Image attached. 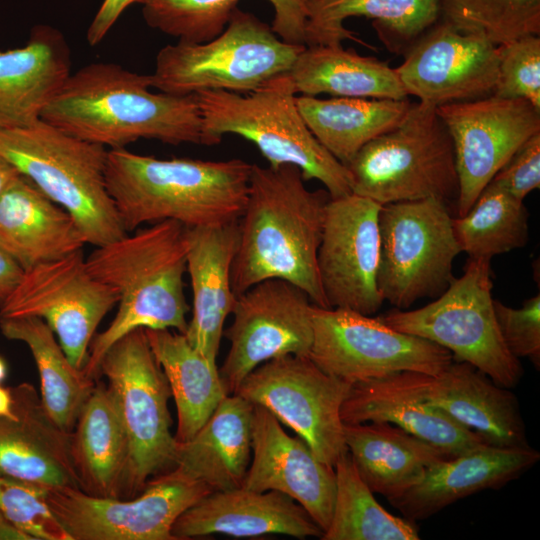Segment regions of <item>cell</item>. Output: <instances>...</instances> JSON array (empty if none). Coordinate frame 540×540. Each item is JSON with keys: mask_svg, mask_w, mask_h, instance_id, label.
<instances>
[{"mask_svg": "<svg viewBox=\"0 0 540 540\" xmlns=\"http://www.w3.org/2000/svg\"><path fill=\"white\" fill-rule=\"evenodd\" d=\"M419 394L494 447L529 446L518 400L475 366L454 360L438 375L412 371Z\"/></svg>", "mask_w": 540, "mask_h": 540, "instance_id": "cell-21", "label": "cell"}, {"mask_svg": "<svg viewBox=\"0 0 540 540\" xmlns=\"http://www.w3.org/2000/svg\"><path fill=\"white\" fill-rule=\"evenodd\" d=\"M529 214L520 200L490 181L463 216L453 218L460 251L470 259H488L524 247Z\"/></svg>", "mask_w": 540, "mask_h": 540, "instance_id": "cell-39", "label": "cell"}, {"mask_svg": "<svg viewBox=\"0 0 540 540\" xmlns=\"http://www.w3.org/2000/svg\"><path fill=\"white\" fill-rule=\"evenodd\" d=\"M452 139L459 181L457 216L519 147L540 132V110L522 99L495 95L436 107Z\"/></svg>", "mask_w": 540, "mask_h": 540, "instance_id": "cell-17", "label": "cell"}, {"mask_svg": "<svg viewBox=\"0 0 540 540\" xmlns=\"http://www.w3.org/2000/svg\"><path fill=\"white\" fill-rule=\"evenodd\" d=\"M61 32L39 25L22 47L0 51V129L30 126L71 74Z\"/></svg>", "mask_w": 540, "mask_h": 540, "instance_id": "cell-27", "label": "cell"}, {"mask_svg": "<svg viewBox=\"0 0 540 540\" xmlns=\"http://www.w3.org/2000/svg\"><path fill=\"white\" fill-rule=\"evenodd\" d=\"M305 182L293 165L252 164L231 268L236 296L261 281L282 279L304 290L314 305L329 308L317 252L330 195L309 190Z\"/></svg>", "mask_w": 540, "mask_h": 540, "instance_id": "cell-1", "label": "cell"}, {"mask_svg": "<svg viewBox=\"0 0 540 540\" xmlns=\"http://www.w3.org/2000/svg\"><path fill=\"white\" fill-rule=\"evenodd\" d=\"M296 93L307 96L406 99L395 68L342 45H311L297 56L291 70Z\"/></svg>", "mask_w": 540, "mask_h": 540, "instance_id": "cell-33", "label": "cell"}, {"mask_svg": "<svg viewBox=\"0 0 540 540\" xmlns=\"http://www.w3.org/2000/svg\"><path fill=\"white\" fill-rule=\"evenodd\" d=\"M118 300L113 287L88 272L80 250L25 270L0 304V318L42 319L70 362L82 370L98 325Z\"/></svg>", "mask_w": 540, "mask_h": 540, "instance_id": "cell-15", "label": "cell"}, {"mask_svg": "<svg viewBox=\"0 0 540 540\" xmlns=\"http://www.w3.org/2000/svg\"><path fill=\"white\" fill-rule=\"evenodd\" d=\"M494 312L502 339L517 359H529L540 367V294L513 308L494 299Z\"/></svg>", "mask_w": 540, "mask_h": 540, "instance_id": "cell-43", "label": "cell"}, {"mask_svg": "<svg viewBox=\"0 0 540 540\" xmlns=\"http://www.w3.org/2000/svg\"><path fill=\"white\" fill-rule=\"evenodd\" d=\"M298 110L316 139L346 165L368 142L397 126L408 99L296 97Z\"/></svg>", "mask_w": 540, "mask_h": 540, "instance_id": "cell-35", "label": "cell"}, {"mask_svg": "<svg viewBox=\"0 0 540 540\" xmlns=\"http://www.w3.org/2000/svg\"><path fill=\"white\" fill-rule=\"evenodd\" d=\"M351 385L308 356L286 355L256 367L235 393L267 409L305 440L320 461L334 467L347 452L340 411Z\"/></svg>", "mask_w": 540, "mask_h": 540, "instance_id": "cell-13", "label": "cell"}, {"mask_svg": "<svg viewBox=\"0 0 540 540\" xmlns=\"http://www.w3.org/2000/svg\"><path fill=\"white\" fill-rule=\"evenodd\" d=\"M211 493L171 469L132 498L92 496L79 488H48L47 502L71 540H176L178 517Z\"/></svg>", "mask_w": 540, "mask_h": 540, "instance_id": "cell-14", "label": "cell"}, {"mask_svg": "<svg viewBox=\"0 0 540 540\" xmlns=\"http://www.w3.org/2000/svg\"><path fill=\"white\" fill-rule=\"evenodd\" d=\"M0 331L10 340L29 348L40 378V398L49 417L72 431L96 380L77 369L68 359L54 332L40 318H0Z\"/></svg>", "mask_w": 540, "mask_h": 540, "instance_id": "cell-37", "label": "cell"}, {"mask_svg": "<svg viewBox=\"0 0 540 540\" xmlns=\"http://www.w3.org/2000/svg\"><path fill=\"white\" fill-rule=\"evenodd\" d=\"M440 18L496 46L540 36V0H440Z\"/></svg>", "mask_w": 540, "mask_h": 540, "instance_id": "cell-40", "label": "cell"}, {"mask_svg": "<svg viewBox=\"0 0 540 540\" xmlns=\"http://www.w3.org/2000/svg\"><path fill=\"white\" fill-rule=\"evenodd\" d=\"M336 490L322 540H418L415 522L386 511L357 472L347 450L334 466Z\"/></svg>", "mask_w": 540, "mask_h": 540, "instance_id": "cell-38", "label": "cell"}, {"mask_svg": "<svg viewBox=\"0 0 540 540\" xmlns=\"http://www.w3.org/2000/svg\"><path fill=\"white\" fill-rule=\"evenodd\" d=\"M441 16L440 0H311L305 45H342L361 40L344 22L366 17L380 37L395 46L408 48Z\"/></svg>", "mask_w": 540, "mask_h": 540, "instance_id": "cell-32", "label": "cell"}, {"mask_svg": "<svg viewBox=\"0 0 540 540\" xmlns=\"http://www.w3.org/2000/svg\"><path fill=\"white\" fill-rule=\"evenodd\" d=\"M108 149L43 120L0 129V156L68 211L87 244L102 246L127 235L105 179Z\"/></svg>", "mask_w": 540, "mask_h": 540, "instance_id": "cell-6", "label": "cell"}, {"mask_svg": "<svg viewBox=\"0 0 540 540\" xmlns=\"http://www.w3.org/2000/svg\"><path fill=\"white\" fill-rule=\"evenodd\" d=\"M305 46L283 41L267 23L237 7L217 37L161 48L150 74L152 88L179 96L207 90L246 94L289 73Z\"/></svg>", "mask_w": 540, "mask_h": 540, "instance_id": "cell-7", "label": "cell"}, {"mask_svg": "<svg viewBox=\"0 0 540 540\" xmlns=\"http://www.w3.org/2000/svg\"><path fill=\"white\" fill-rule=\"evenodd\" d=\"M0 540H33L30 535L15 526L0 511Z\"/></svg>", "mask_w": 540, "mask_h": 540, "instance_id": "cell-47", "label": "cell"}, {"mask_svg": "<svg viewBox=\"0 0 540 540\" xmlns=\"http://www.w3.org/2000/svg\"><path fill=\"white\" fill-rule=\"evenodd\" d=\"M498 77L492 95L522 99L540 110V36L498 46Z\"/></svg>", "mask_w": 540, "mask_h": 540, "instance_id": "cell-42", "label": "cell"}, {"mask_svg": "<svg viewBox=\"0 0 540 540\" xmlns=\"http://www.w3.org/2000/svg\"><path fill=\"white\" fill-rule=\"evenodd\" d=\"M19 175V171L10 162L0 156V195Z\"/></svg>", "mask_w": 540, "mask_h": 540, "instance_id": "cell-49", "label": "cell"}, {"mask_svg": "<svg viewBox=\"0 0 540 540\" xmlns=\"http://www.w3.org/2000/svg\"><path fill=\"white\" fill-rule=\"evenodd\" d=\"M253 408L227 395L190 440L178 443L173 469L211 492L241 487L252 456Z\"/></svg>", "mask_w": 540, "mask_h": 540, "instance_id": "cell-29", "label": "cell"}, {"mask_svg": "<svg viewBox=\"0 0 540 540\" xmlns=\"http://www.w3.org/2000/svg\"><path fill=\"white\" fill-rule=\"evenodd\" d=\"M452 220L437 198L381 206L377 287L384 301L404 310L447 289L461 252Z\"/></svg>", "mask_w": 540, "mask_h": 540, "instance_id": "cell-11", "label": "cell"}, {"mask_svg": "<svg viewBox=\"0 0 540 540\" xmlns=\"http://www.w3.org/2000/svg\"><path fill=\"white\" fill-rule=\"evenodd\" d=\"M11 388L17 417H0V475L47 488L80 489L71 456L72 431L49 417L32 384Z\"/></svg>", "mask_w": 540, "mask_h": 540, "instance_id": "cell-24", "label": "cell"}, {"mask_svg": "<svg viewBox=\"0 0 540 540\" xmlns=\"http://www.w3.org/2000/svg\"><path fill=\"white\" fill-rule=\"evenodd\" d=\"M145 332L175 400V439L178 443L186 442L228 395L219 369L190 344L185 334L171 329H145Z\"/></svg>", "mask_w": 540, "mask_h": 540, "instance_id": "cell-34", "label": "cell"}, {"mask_svg": "<svg viewBox=\"0 0 540 540\" xmlns=\"http://www.w3.org/2000/svg\"><path fill=\"white\" fill-rule=\"evenodd\" d=\"M238 236V221L189 229L186 273L192 290V317L185 336L214 364L225 321L237 297L232 288L231 268Z\"/></svg>", "mask_w": 540, "mask_h": 540, "instance_id": "cell-26", "label": "cell"}, {"mask_svg": "<svg viewBox=\"0 0 540 540\" xmlns=\"http://www.w3.org/2000/svg\"><path fill=\"white\" fill-rule=\"evenodd\" d=\"M340 416L344 424L391 423L432 444L446 458L486 445L474 431L427 403L414 385L412 371L353 383Z\"/></svg>", "mask_w": 540, "mask_h": 540, "instance_id": "cell-22", "label": "cell"}, {"mask_svg": "<svg viewBox=\"0 0 540 540\" xmlns=\"http://www.w3.org/2000/svg\"><path fill=\"white\" fill-rule=\"evenodd\" d=\"M48 488L0 475V511L33 540H71L47 502Z\"/></svg>", "mask_w": 540, "mask_h": 540, "instance_id": "cell-41", "label": "cell"}, {"mask_svg": "<svg viewBox=\"0 0 540 540\" xmlns=\"http://www.w3.org/2000/svg\"><path fill=\"white\" fill-rule=\"evenodd\" d=\"M252 164L241 159H159L126 148L108 150L105 179L126 231L174 221L188 229L237 222Z\"/></svg>", "mask_w": 540, "mask_h": 540, "instance_id": "cell-3", "label": "cell"}, {"mask_svg": "<svg viewBox=\"0 0 540 540\" xmlns=\"http://www.w3.org/2000/svg\"><path fill=\"white\" fill-rule=\"evenodd\" d=\"M0 417L16 419L14 412V398L11 387L0 384Z\"/></svg>", "mask_w": 540, "mask_h": 540, "instance_id": "cell-48", "label": "cell"}, {"mask_svg": "<svg viewBox=\"0 0 540 540\" xmlns=\"http://www.w3.org/2000/svg\"><path fill=\"white\" fill-rule=\"evenodd\" d=\"M343 433L362 480L388 500L401 496L431 465L446 459L432 444L388 422L344 424Z\"/></svg>", "mask_w": 540, "mask_h": 540, "instance_id": "cell-31", "label": "cell"}, {"mask_svg": "<svg viewBox=\"0 0 540 540\" xmlns=\"http://www.w3.org/2000/svg\"><path fill=\"white\" fill-rule=\"evenodd\" d=\"M253 406L252 456L241 487L291 497L324 532L335 499L334 467L320 461L301 437L286 433L267 409Z\"/></svg>", "mask_w": 540, "mask_h": 540, "instance_id": "cell-20", "label": "cell"}, {"mask_svg": "<svg viewBox=\"0 0 540 540\" xmlns=\"http://www.w3.org/2000/svg\"><path fill=\"white\" fill-rule=\"evenodd\" d=\"M491 260L468 259L433 302L415 309H394L378 318L399 332L429 340L489 376L497 385L515 387L523 375L520 360L506 347L494 312Z\"/></svg>", "mask_w": 540, "mask_h": 540, "instance_id": "cell-9", "label": "cell"}, {"mask_svg": "<svg viewBox=\"0 0 540 540\" xmlns=\"http://www.w3.org/2000/svg\"><path fill=\"white\" fill-rule=\"evenodd\" d=\"M540 459L530 447L483 445L431 465L421 480L388 501L405 519H427L445 507L482 490L498 489L519 477Z\"/></svg>", "mask_w": 540, "mask_h": 540, "instance_id": "cell-25", "label": "cell"}, {"mask_svg": "<svg viewBox=\"0 0 540 540\" xmlns=\"http://www.w3.org/2000/svg\"><path fill=\"white\" fill-rule=\"evenodd\" d=\"M240 0H148L146 24L179 42L204 43L220 35ZM273 7V32L283 41L305 45L311 0H267Z\"/></svg>", "mask_w": 540, "mask_h": 540, "instance_id": "cell-36", "label": "cell"}, {"mask_svg": "<svg viewBox=\"0 0 540 540\" xmlns=\"http://www.w3.org/2000/svg\"><path fill=\"white\" fill-rule=\"evenodd\" d=\"M23 273L21 266L0 248V304L16 287Z\"/></svg>", "mask_w": 540, "mask_h": 540, "instance_id": "cell-46", "label": "cell"}, {"mask_svg": "<svg viewBox=\"0 0 540 540\" xmlns=\"http://www.w3.org/2000/svg\"><path fill=\"white\" fill-rule=\"evenodd\" d=\"M8 367L5 359L0 355V384L4 382L7 377Z\"/></svg>", "mask_w": 540, "mask_h": 540, "instance_id": "cell-50", "label": "cell"}, {"mask_svg": "<svg viewBox=\"0 0 540 540\" xmlns=\"http://www.w3.org/2000/svg\"><path fill=\"white\" fill-rule=\"evenodd\" d=\"M381 206L354 193L329 199L317 252L319 281L329 308L370 316L382 306L377 287Z\"/></svg>", "mask_w": 540, "mask_h": 540, "instance_id": "cell-18", "label": "cell"}, {"mask_svg": "<svg viewBox=\"0 0 540 540\" xmlns=\"http://www.w3.org/2000/svg\"><path fill=\"white\" fill-rule=\"evenodd\" d=\"M71 456L80 489L107 498H124L129 448L114 398L97 383L72 430Z\"/></svg>", "mask_w": 540, "mask_h": 540, "instance_id": "cell-30", "label": "cell"}, {"mask_svg": "<svg viewBox=\"0 0 540 540\" xmlns=\"http://www.w3.org/2000/svg\"><path fill=\"white\" fill-rule=\"evenodd\" d=\"M188 246V228L162 221L97 246L85 259L88 272L113 287L119 296L115 317L91 341L82 369L87 377L97 380L107 350L136 329H171L185 334Z\"/></svg>", "mask_w": 540, "mask_h": 540, "instance_id": "cell-4", "label": "cell"}, {"mask_svg": "<svg viewBox=\"0 0 540 540\" xmlns=\"http://www.w3.org/2000/svg\"><path fill=\"white\" fill-rule=\"evenodd\" d=\"M99 374L108 381L126 433L129 461L124 498H132L150 479L175 466L178 442L171 432V390L143 328L107 350Z\"/></svg>", "mask_w": 540, "mask_h": 540, "instance_id": "cell-10", "label": "cell"}, {"mask_svg": "<svg viewBox=\"0 0 540 540\" xmlns=\"http://www.w3.org/2000/svg\"><path fill=\"white\" fill-rule=\"evenodd\" d=\"M290 73L278 75L252 92L207 90L196 95L201 144L216 145L225 135L252 142L269 166L293 165L305 181L321 182L330 198L352 193L347 167L312 134L296 103Z\"/></svg>", "mask_w": 540, "mask_h": 540, "instance_id": "cell-5", "label": "cell"}, {"mask_svg": "<svg viewBox=\"0 0 540 540\" xmlns=\"http://www.w3.org/2000/svg\"><path fill=\"white\" fill-rule=\"evenodd\" d=\"M312 306L304 290L282 279L261 281L237 295L233 321L223 331L229 349L219 369L228 395L264 362L286 355L309 356Z\"/></svg>", "mask_w": 540, "mask_h": 540, "instance_id": "cell-16", "label": "cell"}, {"mask_svg": "<svg viewBox=\"0 0 540 540\" xmlns=\"http://www.w3.org/2000/svg\"><path fill=\"white\" fill-rule=\"evenodd\" d=\"M345 166L352 193L380 205L426 198L457 201L452 139L436 108L419 101L397 126L364 145Z\"/></svg>", "mask_w": 540, "mask_h": 540, "instance_id": "cell-8", "label": "cell"}, {"mask_svg": "<svg viewBox=\"0 0 540 540\" xmlns=\"http://www.w3.org/2000/svg\"><path fill=\"white\" fill-rule=\"evenodd\" d=\"M151 89L150 75L115 63H91L68 76L41 120L108 150L125 148L139 139L201 144L196 95Z\"/></svg>", "mask_w": 540, "mask_h": 540, "instance_id": "cell-2", "label": "cell"}, {"mask_svg": "<svg viewBox=\"0 0 540 540\" xmlns=\"http://www.w3.org/2000/svg\"><path fill=\"white\" fill-rule=\"evenodd\" d=\"M148 0H103L87 30L89 45L99 44L121 14L135 3L145 4Z\"/></svg>", "mask_w": 540, "mask_h": 540, "instance_id": "cell-45", "label": "cell"}, {"mask_svg": "<svg viewBox=\"0 0 540 540\" xmlns=\"http://www.w3.org/2000/svg\"><path fill=\"white\" fill-rule=\"evenodd\" d=\"M76 221L20 174L0 195V248L25 271L83 249Z\"/></svg>", "mask_w": 540, "mask_h": 540, "instance_id": "cell-28", "label": "cell"}, {"mask_svg": "<svg viewBox=\"0 0 540 540\" xmlns=\"http://www.w3.org/2000/svg\"><path fill=\"white\" fill-rule=\"evenodd\" d=\"M309 358L350 384L403 371L438 375L453 361L447 349L352 310L312 306Z\"/></svg>", "mask_w": 540, "mask_h": 540, "instance_id": "cell-12", "label": "cell"}, {"mask_svg": "<svg viewBox=\"0 0 540 540\" xmlns=\"http://www.w3.org/2000/svg\"><path fill=\"white\" fill-rule=\"evenodd\" d=\"M520 200L540 188V132L525 141L491 180Z\"/></svg>", "mask_w": 540, "mask_h": 540, "instance_id": "cell-44", "label": "cell"}, {"mask_svg": "<svg viewBox=\"0 0 540 540\" xmlns=\"http://www.w3.org/2000/svg\"><path fill=\"white\" fill-rule=\"evenodd\" d=\"M172 534L176 540L212 534L238 538L282 534L305 539L321 538L323 530L291 497L238 487L204 496L178 517Z\"/></svg>", "mask_w": 540, "mask_h": 540, "instance_id": "cell-23", "label": "cell"}, {"mask_svg": "<svg viewBox=\"0 0 540 540\" xmlns=\"http://www.w3.org/2000/svg\"><path fill=\"white\" fill-rule=\"evenodd\" d=\"M498 62V46L439 19L395 69L408 96L436 108L492 95Z\"/></svg>", "mask_w": 540, "mask_h": 540, "instance_id": "cell-19", "label": "cell"}]
</instances>
